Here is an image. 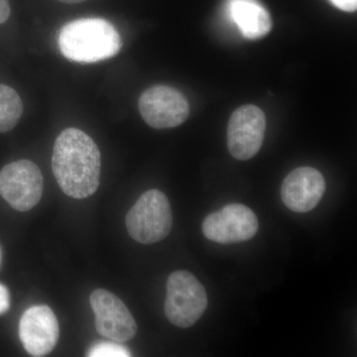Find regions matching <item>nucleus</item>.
Returning a JSON list of instances; mask_svg holds the SVG:
<instances>
[{
    "mask_svg": "<svg viewBox=\"0 0 357 357\" xmlns=\"http://www.w3.org/2000/svg\"><path fill=\"white\" fill-rule=\"evenodd\" d=\"M42 194L43 176L34 162L20 160L0 171V195L14 210H31L39 203Z\"/></svg>",
    "mask_w": 357,
    "mask_h": 357,
    "instance_id": "39448f33",
    "label": "nucleus"
},
{
    "mask_svg": "<svg viewBox=\"0 0 357 357\" xmlns=\"http://www.w3.org/2000/svg\"><path fill=\"white\" fill-rule=\"evenodd\" d=\"M23 347L33 356L50 354L59 340V323L55 314L45 305L26 310L20 323Z\"/></svg>",
    "mask_w": 357,
    "mask_h": 357,
    "instance_id": "9d476101",
    "label": "nucleus"
},
{
    "mask_svg": "<svg viewBox=\"0 0 357 357\" xmlns=\"http://www.w3.org/2000/svg\"><path fill=\"white\" fill-rule=\"evenodd\" d=\"M96 318V328L102 337L126 342L135 337L137 325L128 307L114 294L98 289L89 297Z\"/></svg>",
    "mask_w": 357,
    "mask_h": 357,
    "instance_id": "1a4fd4ad",
    "label": "nucleus"
},
{
    "mask_svg": "<svg viewBox=\"0 0 357 357\" xmlns=\"http://www.w3.org/2000/svg\"><path fill=\"white\" fill-rule=\"evenodd\" d=\"M91 357H128L130 351L126 347H122L119 342H100L91 347L89 351Z\"/></svg>",
    "mask_w": 357,
    "mask_h": 357,
    "instance_id": "4468645a",
    "label": "nucleus"
},
{
    "mask_svg": "<svg viewBox=\"0 0 357 357\" xmlns=\"http://www.w3.org/2000/svg\"><path fill=\"white\" fill-rule=\"evenodd\" d=\"M229 13L244 38H263L272 29L269 13L256 0H229Z\"/></svg>",
    "mask_w": 357,
    "mask_h": 357,
    "instance_id": "f8f14e48",
    "label": "nucleus"
},
{
    "mask_svg": "<svg viewBox=\"0 0 357 357\" xmlns=\"http://www.w3.org/2000/svg\"><path fill=\"white\" fill-rule=\"evenodd\" d=\"M331 2L340 10L347 13H354L357 8V0H331Z\"/></svg>",
    "mask_w": 357,
    "mask_h": 357,
    "instance_id": "dca6fc26",
    "label": "nucleus"
},
{
    "mask_svg": "<svg viewBox=\"0 0 357 357\" xmlns=\"http://www.w3.org/2000/svg\"><path fill=\"white\" fill-rule=\"evenodd\" d=\"M23 114V102L15 89L0 84V133L17 126Z\"/></svg>",
    "mask_w": 357,
    "mask_h": 357,
    "instance_id": "ddd939ff",
    "label": "nucleus"
},
{
    "mask_svg": "<svg viewBox=\"0 0 357 357\" xmlns=\"http://www.w3.org/2000/svg\"><path fill=\"white\" fill-rule=\"evenodd\" d=\"M59 1L64 2L68 4L81 3V2L86 1V0H59Z\"/></svg>",
    "mask_w": 357,
    "mask_h": 357,
    "instance_id": "a211bd4d",
    "label": "nucleus"
},
{
    "mask_svg": "<svg viewBox=\"0 0 357 357\" xmlns=\"http://www.w3.org/2000/svg\"><path fill=\"white\" fill-rule=\"evenodd\" d=\"M325 191L326 181L321 172L311 167H300L283 181L281 198L289 210L307 213L318 206Z\"/></svg>",
    "mask_w": 357,
    "mask_h": 357,
    "instance_id": "9b49d317",
    "label": "nucleus"
},
{
    "mask_svg": "<svg viewBox=\"0 0 357 357\" xmlns=\"http://www.w3.org/2000/svg\"><path fill=\"white\" fill-rule=\"evenodd\" d=\"M141 116L156 129L177 128L187 121L190 105L178 89L157 84L143 91L138 100Z\"/></svg>",
    "mask_w": 357,
    "mask_h": 357,
    "instance_id": "423d86ee",
    "label": "nucleus"
},
{
    "mask_svg": "<svg viewBox=\"0 0 357 357\" xmlns=\"http://www.w3.org/2000/svg\"><path fill=\"white\" fill-rule=\"evenodd\" d=\"M266 117L259 107L246 105L230 116L227 126V148L232 157L241 161L253 158L264 141Z\"/></svg>",
    "mask_w": 357,
    "mask_h": 357,
    "instance_id": "6e6552de",
    "label": "nucleus"
},
{
    "mask_svg": "<svg viewBox=\"0 0 357 357\" xmlns=\"http://www.w3.org/2000/svg\"><path fill=\"white\" fill-rule=\"evenodd\" d=\"M11 9L8 0H0V24H3L10 16Z\"/></svg>",
    "mask_w": 357,
    "mask_h": 357,
    "instance_id": "f3484780",
    "label": "nucleus"
},
{
    "mask_svg": "<svg viewBox=\"0 0 357 357\" xmlns=\"http://www.w3.org/2000/svg\"><path fill=\"white\" fill-rule=\"evenodd\" d=\"M208 307V295L201 282L191 272L178 270L167 281L165 314L178 328H191Z\"/></svg>",
    "mask_w": 357,
    "mask_h": 357,
    "instance_id": "20e7f679",
    "label": "nucleus"
},
{
    "mask_svg": "<svg viewBox=\"0 0 357 357\" xmlns=\"http://www.w3.org/2000/svg\"><path fill=\"white\" fill-rule=\"evenodd\" d=\"M52 169L62 191L74 199H86L98 191L102 156L95 141L77 128L63 130L55 141Z\"/></svg>",
    "mask_w": 357,
    "mask_h": 357,
    "instance_id": "f257e3e1",
    "label": "nucleus"
},
{
    "mask_svg": "<svg viewBox=\"0 0 357 357\" xmlns=\"http://www.w3.org/2000/svg\"><path fill=\"white\" fill-rule=\"evenodd\" d=\"M259 223L252 210L241 204H230L204 218V236L220 244L243 243L257 234Z\"/></svg>",
    "mask_w": 357,
    "mask_h": 357,
    "instance_id": "0eeeda50",
    "label": "nucleus"
},
{
    "mask_svg": "<svg viewBox=\"0 0 357 357\" xmlns=\"http://www.w3.org/2000/svg\"><path fill=\"white\" fill-rule=\"evenodd\" d=\"M10 307V294L6 286L0 284V314H4Z\"/></svg>",
    "mask_w": 357,
    "mask_h": 357,
    "instance_id": "2eb2a0df",
    "label": "nucleus"
},
{
    "mask_svg": "<svg viewBox=\"0 0 357 357\" xmlns=\"http://www.w3.org/2000/svg\"><path fill=\"white\" fill-rule=\"evenodd\" d=\"M58 46L73 62L96 63L116 56L122 47L121 35L102 18H83L67 23L58 35Z\"/></svg>",
    "mask_w": 357,
    "mask_h": 357,
    "instance_id": "f03ea898",
    "label": "nucleus"
},
{
    "mask_svg": "<svg viewBox=\"0 0 357 357\" xmlns=\"http://www.w3.org/2000/svg\"><path fill=\"white\" fill-rule=\"evenodd\" d=\"M126 222L129 236L137 243L152 244L163 241L173 225L166 195L158 190L144 192L128 211Z\"/></svg>",
    "mask_w": 357,
    "mask_h": 357,
    "instance_id": "7ed1b4c3",
    "label": "nucleus"
}]
</instances>
